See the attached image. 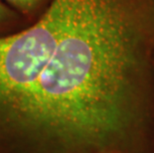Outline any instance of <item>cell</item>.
I'll use <instances>...</instances> for the list:
<instances>
[{"instance_id":"cell-1","label":"cell","mask_w":154,"mask_h":153,"mask_svg":"<svg viewBox=\"0 0 154 153\" xmlns=\"http://www.w3.org/2000/svg\"><path fill=\"white\" fill-rule=\"evenodd\" d=\"M153 52L154 0H71L27 115L85 153H154Z\"/></svg>"},{"instance_id":"cell-2","label":"cell","mask_w":154,"mask_h":153,"mask_svg":"<svg viewBox=\"0 0 154 153\" xmlns=\"http://www.w3.org/2000/svg\"><path fill=\"white\" fill-rule=\"evenodd\" d=\"M23 14H29L36 10L43 0H4Z\"/></svg>"},{"instance_id":"cell-3","label":"cell","mask_w":154,"mask_h":153,"mask_svg":"<svg viewBox=\"0 0 154 153\" xmlns=\"http://www.w3.org/2000/svg\"><path fill=\"white\" fill-rule=\"evenodd\" d=\"M16 15L17 13L0 0V24L12 21L16 18Z\"/></svg>"}]
</instances>
